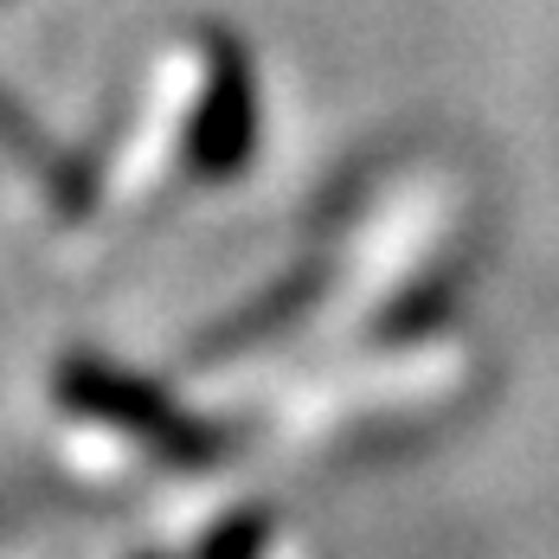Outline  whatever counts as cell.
<instances>
[{"mask_svg":"<svg viewBox=\"0 0 559 559\" xmlns=\"http://www.w3.org/2000/svg\"><path fill=\"white\" fill-rule=\"evenodd\" d=\"M64 399H78V405L116 418L122 431L162 444L168 456H206V438H200L187 418H174V405L162 399V392L135 386L129 373H110V367H71V373H64Z\"/></svg>","mask_w":559,"mask_h":559,"instance_id":"1","label":"cell"},{"mask_svg":"<svg viewBox=\"0 0 559 559\" xmlns=\"http://www.w3.org/2000/svg\"><path fill=\"white\" fill-rule=\"evenodd\" d=\"M245 148H251V84L225 58L206 97V122L193 129V162L206 174H231V162H245Z\"/></svg>","mask_w":559,"mask_h":559,"instance_id":"2","label":"cell"}]
</instances>
